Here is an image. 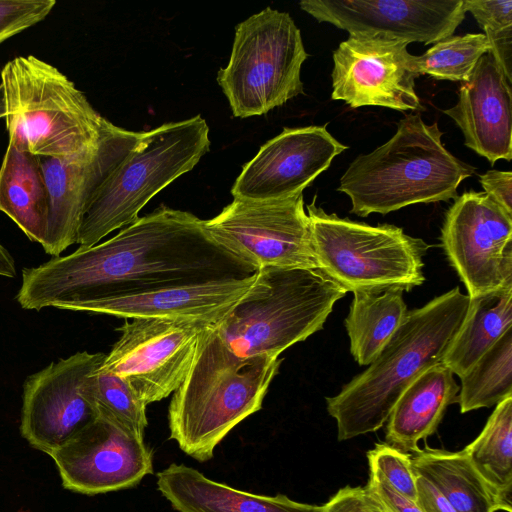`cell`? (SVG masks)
Masks as SVG:
<instances>
[{"mask_svg":"<svg viewBox=\"0 0 512 512\" xmlns=\"http://www.w3.org/2000/svg\"><path fill=\"white\" fill-rule=\"evenodd\" d=\"M442 135L437 122L427 124L419 114L400 119L387 142L357 156L342 175L337 190L350 198V212L385 215L412 204L456 199L460 183L475 168L449 152Z\"/></svg>","mask_w":512,"mask_h":512,"instance_id":"obj_4","label":"cell"},{"mask_svg":"<svg viewBox=\"0 0 512 512\" xmlns=\"http://www.w3.org/2000/svg\"><path fill=\"white\" fill-rule=\"evenodd\" d=\"M441 243L470 299L512 286V214L487 194L469 191L455 199Z\"/></svg>","mask_w":512,"mask_h":512,"instance_id":"obj_12","label":"cell"},{"mask_svg":"<svg viewBox=\"0 0 512 512\" xmlns=\"http://www.w3.org/2000/svg\"><path fill=\"white\" fill-rule=\"evenodd\" d=\"M463 451L495 490L504 511L512 512V397L496 405L483 430Z\"/></svg>","mask_w":512,"mask_h":512,"instance_id":"obj_27","label":"cell"},{"mask_svg":"<svg viewBox=\"0 0 512 512\" xmlns=\"http://www.w3.org/2000/svg\"><path fill=\"white\" fill-rule=\"evenodd\" d=\"M210 144L209 127L200 115L142 132L87 206L78 231V248L94 246L135 222L153 196L196 166Z\"/></svg>","mask_w":512,"mask_h":512,"instance_id":"obj_7","label":"cell"},{"mask_svg":"<svg viewBox=\"0 0 512 512\" xmlns=\"http://www.w3.org/2000/svg\"><path fill=\"white\" fill-rule=\"evenodd\" d=\"M209 234L253 266L318 269L303 193L275 200H234L204 220Z\"/></svg>","mask_w":512,"mask_h":512,"instance_id":"obj_11","label":"cell"},{"mask_svg":"<svg viewBox=\"0 0 512 512\" xmlns=\"http://www.w3.org/2000/svg\"><path fill=\"white\" fill-rule=\"evenodd\" d=\"M512 81L488 52L461 84L458 101L443 112L464 136V144L491 165L512 159Z\"/></svg>","mask_w":512,"mask_h":512,"instance_id":"obj_19","label":"cell"},{"mask_svg":"<svg viewBox=\"0 0 512 512\" xmlns=\"http://www.w3.org/2000/svg\"><path fill=\"white\" fill-rule=\"evenodd\" d=\"M489 50V42L483 33L450 36L436 42L424 54L415 56V64L420 76L464 83Z\"/></svg>","mask_w":512,"mask_h":512,"instance_id":"obj_29","label":"cell"},{"mask_svg":"<svg viewBox=\"0 0 512 512\" xmlns=\"http://www.w3.org/2000/svg\"><path fill=\"white\" fill-rule=\"evenodd\" d=\"M318 269L347 292L410 291L424 280L429 245L391 224L372 226L307 205Z\"/></svg>","mask_w":512,"mask_h":512,"instance_id":"obj_8","label":"cell"},{"mask_svg":"<svg viewBox=\"0 0 512 512\" xmlns=\"http://www.w3.org/2000/svg\"><path fill=\"white\" fill-rule=\"evenodd\" d=\"M464 8L484 31L489 53L512 81V0H464Z\"/></svg>","mask_w":512,"mask_h":512,"instance_id":"obj_31","label":"cell"},{"mask_svg":"<svg viewBox=\"0 0 512 512\" xmlns=\"http://www.w3.org/2000/svg\"><path fill=\"white\" fill-rule=\"evenodd\" d=\"M142 132L114 126L96 144L63 157H40L50 197L45 253L60 256L77 243L84 212L108 176L137 144Z\"/></svg>","mask_w":512,"mask_h":512,"instance_id":"obj_15","label":"cell"},{"mask_svg":"<svg viewBox=\"0 0 512 512\" xmlns=\"http://www.w3.org/2000/svg\"><path fill=\"white\" fill-rule=\"evenodd\" d=\"M55 0H0V44L42 21Z\"/></svg>","mask_w":512,"mask_h":512,"instance_id":"obj_33","label":"cell"},{"mask_svg":"<svg viewBox=\"0 0 512 512\" xmlns=\"http://www.w3.org/2000/svg\"><path fill=\"white\" fill-rule=\"evenodd\" d=\"M217 323L187 318L125 319L100 368L122 378L146 405L185 379L204 334Z\"/></svg>","mask_w":512,"mask_h":512,"instance_id":"obj_10","label":"cell"},{"mask_svg":"<svg viewBox=\"0 0 512 512\" xmlns=\"http://www.w3.org/2000/svg\"><path fill=\"white\" fill-rule=\"evenodd\" d=\"M5 116V106H4V97H3V89L0 85V119Z\"/></svg>","mask_w":512,"mask_h":512,"instance_id":"obj_39","label":"cell"},{"mask_svg":"<svg viewBox=\"0 0 512 512\" xmlns=\"http://www.w3.org/2000/svg\"><path fill=\"white\" fill-rule=\"evenodd\" d=\"M255 278L256 272L244 278L170 285L76 304L67 310L124 319L187 318L218 323L248 292Z\"/></svg>","mask_w":512,"mask_h":512,"instance_id":"obj_20","label":"cell"},{"mask_svg":"<svg viewBox=\"0 0 512 512\" xmlns=\"http://www.w3.org/2000/svg\"><path fill=\"white\" fill-rule=\"evenodd\" d=\"M346 293L319 269L262 267L248 292L215 328L238 357L277 358L322 330Z\"/></svg>","mask_w":512,"mask_h":512,"instance_id":"obj_5","label":"cell"},{"mask_svg":"<svg viewBox=\"0 0 512 512\" xmlns=\"http://www.w3.org/2000/svg\"><path fill=\"white\" fill-rule=\"evenodd\" d=\"M384 512H423L418 504L393 489L377 472L370 471L365 486Z\"/></svg>","mask_w":512,"mask_h":512,"instance_id":"obj_35","label":"cell"},{"mask_svg":"<svg viewBox=\"0 0 512 512\" xmlns=\"http://www.w3.org/2000/svg\"><path fill=\"white\" fill-rule=\"evenodd\" d=\"M86 388L98 414L112 419L131 434L143 438L148 425L147 405L122 378L99 366L86 377Z\"/></svg>","mask_w":512,"mask_h":512,"instance_id":"obj_30","label":"cell"},{"mask_svg":"<svg viewBox=\"0 0 512 512\" xmlns=\"http://www.w3.org/2000/svg\"><path fill=\"white\" fill-rule=\"evenodd\" d=\"M416 503L423 512H457L430 482L419 475Z\"/></svg>","mask_w":512,"mask_h":512,"instance_id":"obj_37","label":"cell"},{"mask_svg":"<svg viewBox=\"0 0 512 512\" xmlns=\"http://www.w3.org/2000/svg\"><path fill=\"white\" fill-rule=\"evenodd\" d=\"M8 142L39 157H63L101 140L114 124L55 66L17 56L1 70Z\"/></svg>","mask_w":512,"mask_h":512,"instance_id":"obj_6","label":"cell"},{"mask_svg":"<svg viewBox=\"0 0 512 512\" xmlns=\"http://www.w3.org/2000/svg\"><path fill=\"white\" fill-rule=\"evenodd\" d=\"M353 294L344 325L352 356L358 364L365 366L378 356L408 310L402 289Z\"/></svg>","mask_w":512,"mask_h":512,"instance_id":"obj_26","label":"cell"},{"mask_svg":"<svg viewBox=\"0 0 512 512\" xmlns=\"http://www.w3.org/2000/svg\"><path fill=\"white\" fill-rule=\"evenodd\" d=\"M105 355L77 352L26 378L20 432L31 446L51 455L98 417L86 377Z\"/></svg>","mask_w":512,"mask_h":512,"instance_id":"obj_13","label":"cell"},{"mask_svg":"<svg viewBox=\"0 0 512 512\" xmlns=\"http://www.w3.org/2000/svg\"><path fill=\"white\" fill-rule=\"evenodd\" d=\"M510 328L512 286L470 299L442 363L461 378Z\"/></svg>","mask_w":512,"mask_h":512,"instance_id":"obj_25","label":"cell"},{"mask_svg":"<svg viewBox=\"0 0 512 512\" xmlns=\"http://www.w3.org/2000/svg\"><path fill=\"white\" fill-rule=\"evenodd\" d=\"M469 302V296L456 287L408 311L368 368L337 395L326 398L339 441L383 427L408 385L426 369L442 363Z\"/></svg>","mask_w":512,"mask_h":512,"instance_id":"obj_2","label":"cell"},{"mask_svg":"<svg viewBox=\"0 0 512 512\" xmlns=\"http://www.w3.org/2000/svg\"><path fill=\"white\" fill-rule=\"evenodd\" d=\"M415 473L430 482L457 512L504 510L495 490L464 451L420 450L411 457Z\"/></svg>","mask_w":512,"mask_h":512,"instance_id":"obj_24","label":"cell"},{"mask_svg":"<svg viewBox=\"0 0 512 512\" xmlns=\"http://www.w3.org/2000/svg\"><path fill=\"white\" fill-rule=\"evenodd\" d=\"M459 390L443 363L426 369L398 398L386 422V443L405 453L419 452V441L435 433Z\"/></svg>","mask_w":512,"mask_h":512,"instance_id":"obj_22","label":"cell"},{"mask_svg":"<svg viewBox=\"0 0 512 512\" xmlns=\"http://www.w3.org/2000/svg\"><path fill=\"white\" fill-rule=\"evenodd\" d=\"M322 512H384L366 487L341 488L326 504Z\"/></svg>","mask_w":512,"mask_h":512,"instance_id":"obj_34","label":"cell"},{"mask_svg":"<svg viewBox=\"0 0 512 512\" xmlns=\"http://www.w3.org/2000/svg\"><path fill=\"white\" fill-rule=\"evenodd\" d=\"M407 47L403 40L380 34H349L333 52L331 99L351 108L422 110L415 91L420 75Z\"/></svg>","mask_w":512,"mask_h":512,"instance_id":"obj_14","label":"cell"},{"mask_svg":"<svg viewBox=\"0 0 512 512\" xmlns=\"http://www.w3.org/2000/svg\"><path fill=\"white\" fill-rule=\"evenodd\" d=\"M318 22L352 33L380 34L425 45L452 36L465 19L464 0H303Z\"/></svg>","mask_w":512,"mask_h":512,"instance_id":"obj_17","label":"cell"},{"mask_svg":"<svg viewBox=\"0 0 512 512\" xmlns=\"http://www.w3.org/2000/svg\"><path fill=\"white\" fill-rule=\"evenodd\" d=\"M157 487L178 512H322L323 505L300 503L286 495L240 491L183 464L157 473Z\"/></svg>","mask_w":512,"mask_h":512,"instance_id":"obj_21","label":"cell"},{"mask_svg":"<svg viewBox=\"0 0 512 512\" xmlns=\"http://www.w3.org/2000/svg\"><path fill=\"white\" fill-rule=\"evenodd\" d=\"M215 326L204 334L168 408L169 438L199 462L210 460L224 437L262 408L282 362L279 357L236 356Z\"/></svg>","mask_w":512,"mask_h":512,"instance_id":"obj_3","label":"cell"},{"mask_svg":"<svg viewBox=\"0 0 512 512\" xmlns=\"http://www.w3.org/2000/svg\"><path fill=\"white\" fill-rule=\"evenodd\" d=\"M257 270L218 243L194 214L160 206L89 248L22 270L25 310L68 307L170 285L244 278Z\"/></svg>","mask_w":512,"mask_h":512,"instance_id":"obj_1","label":"cell"},{"mask_svg":"<svg viewBox=\"0 0 512 512\" xmlns=\"http://www.w3.org/2000/svg\"><path fill=\"white\" fill-rule=\"evenodd\" d=\"M307 57L288 13L267 7L240 22L229 62L217 74L233 116L263 115L302 94L300 72Z\"/></svg>","mask_w":512,"mask_h":512,"instance_id":"obj_9","label":"cell"},{"mask_svg":"<svg viewBox=\"0 0 512 512\" xmlns=\"http://www.w3.org/2000/svg\"><path fill=\"white\" fill-rule=\"evenodd\" d=\"M347 148L325 125L284 128L243 166L231 194L238 199L275 200L303 193Z\"/></svg>","mask_w":512,"mask_h":512,"instance_id":"obj_18","label":"cell"},{"mask_svg":"<svg viewBox=\"0 0 512 512\" xmlns=\"http://www.w3.org/2000/svg\"><path fill=\"white\" fill-rule=\"evenodd\" d=\"M370 471L380 474L397 492L416 502L417 478L408 453L389 445L378 443L367 452Z\"/></svg>","mask_w":512,"mask_h":512,"instance_id":"obj_32","label":"cell"},{"mask_svg":"<svg viewBox=\"0 0 512 512\" xmlns=\"http://www.w3.org/2000/svg\"><path fill=\"white\" fill-rule=\"evenodd\" d=\"M0 211L41 246L50 216V197L40 157L8 142L0 167Z\"/></svg>","mask_w":512,"mask_h":512,"instance_id":"obj_23","label":"cell"},{"mask_svg":"<svg viewBox=\"0 0 512 512\" xmlns=\"http://www.w3.org/2000/svg\"><path fill=\"white\" fill-rule=\"evenodd\" d=\"M0 276L14 278L16 263L9 251L0 243Z\"/></svg>","mask_w":512,"mask_h":512,"instance_id":"obj_38","label":"cell"},{"mask_svg":"<svg viewBox=\"0 0 512 512\" xmlns=\"http://www.w3.org/2000/svg\"><path fill=\"white\" fill-rule=\"evenodd\" d=\"M480 183L492 200L512 214V173L511 171L488 170L480 175Z\"/></svg>","mask_w":512,"mask_h":512,"instance_id":"obj_36","label":"cell"},{"mask_svg":"<svg viewBox=\"0 0 512 512\" xmlns=\"http://www.w3.org/2000/svg\"><path fill=\"white\" fill-rule=\"evenodd\" d=\"M50 456L63 487L86 495L134 487L153 472L143 438L101 414Z\"/></svg>","mask_w":512,"mask_h":512,"instance_id":"obj_16","label":"cell"},{"mask_svg":"<svg viewBox=\"0 0 512 512\" xmlns=\"http://www.w3.org/2000/svg\"><path fill=\"white\" fill-rule=\"evenodd\" d=\"M460 379L461 413L496 406L512 397V328Z\"/></svg>","mask_w":512,"mask_h":512,"instance_id":"obj_28","label":"cell"}]
</instances>
